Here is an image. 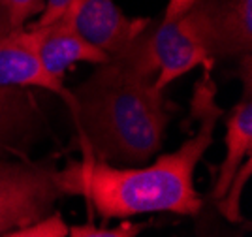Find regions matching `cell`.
<instances>
[{
    "label": "cell",
    "mask_w": 252,
    "mask_h": 237,
    "mask_svg": "<svg viewBox=\"0 0 252 237\" xmlns=\"http://www.w3.org/2000/svg\"><path fill=\"white\" fill-rule=\"evenodd\" d=\"M147 29L125 51L98 64L94 73L72 91L68 109L81 153L107 164L149 162L160 151L171 119V103L157 87Z\"/></svg>",
    "instance_id": "1"
},
{
    "label": "cell",
    "mask_w": 252,
    "mask_h": 237,
    "mask_svg": "<svg viewBox=\"0 0 252 237\" xmlns=\"http://www.w3.org/2000/svg\"><path fill=\"white\" fill-rule=\"evenodd\" d=\"M192 117L200 121L198 132L173 153L158 156L147 166H115L83 153L59 168L57 181L63 196H81L104 218H126L143 213L198 215L203 200L194 186V171L213 143L219 119L217 85L209 68L194 87Z\"/></svg>",
    "instance_id": "2"
},
{
    "label": "cell",
    "mask_w": 252,
    "mask_h": 237,
    "mask_svg": "<svg viewBox=\"0 0 252 237\" xmlns=\"http://www.w3.org/2000/svg\"><path fill=\"white\" fill-rule=\"evenodd\" d=\"M145 38L160 91H166L168 85L198 66H213L205 0H196L190 10L175 19L151 23Z\"/></svg>",
    "instance_id": "3"
},
{
    "label": "cell",
    "mask_w": 252,
    "mask_h": 237,
    "mask_svg": "<svg viewBox=\"0 0 252 237\" xmlns=\"http://www.w3.org/2000/svg\"><path fill=\"white\" fill-rule=\"evenodd\" d=\"M51 160H0V236L53 213L63 198Z\"/></svg>",
    "instance_id": "4"
},
{
    "label": "cell",
    "mask_w": 252,
    "mask_h": 237,
    "mask_svg": "<svg viewBox=\"0 0 252 237\" xmlns=\"http://www.w3.org/2000/svg\"><path fill=\"white\" fill-rule=\"evenodd\" d=\"M63 19L85 41L109 57L125 51L153 23L147 17H128L115 0H74Z\"/></svg>",
    "instance_id": "5"
},
{
    "label": "cell",
    "mask_w": 252,
    "mask_h": 237,
    "mask_svg": "<svg viewBox=\"0 0 252 237\" xmlns=\"http://www.w3.org/2000/svg\"><path fill=\"white\" fill-rule=\"evenodd\" d=\"M25 32L42 66L61 81L77 62H89L98 66L109 61V55L85 41L63 17L49 25L31 23L25 27Z\"/></svg>",
    "instance_id": "6"
},
{
    "label": "cell",
    "mask_w": 252,
    "mask_h": 237,
    "mask_svg": "<svg viewBox=\"0 0 252 237\" xmlns=\"http://www.w3.org/2000/svg\"><path fill=\"white\" fill-rule=\"evenodd\" d=\"M0 89H43L72 105V91L42 66L25 27L0 38Z\"/></svg>",
    "instance_id": "7"
},
{
    "label": "cell",
    "mask_w": 252,
    "mask_h": 237,
    "mask_svg": "<svg viewBox=\"0 0 252 237\" xmlns=\"http://www.w3.org/2000/svg\"><path fill=\"white\" fill-rule=\"evenodd\" d=\"M211 51L217 57H251L252 0H205Z\"/></svg>",
    "instance_id": "8"
},
{
    "label": "cell",
    "mask_w": 252,
    "mask_h": 237,
    "mask_svg": "<svg viewBox=\"0 0 252 237\" xmlns=\"http://www.w3.org/2000/svg\"><path fill=\"white\" fill-rule=\"evenodd\" d=\"M252 155V102L251 79L247 81L245 100L235 103L226 119V155L219 168V177L213 188V198L219 202L241 164Z\"/></svg>",
    "instance_id": "9"
},
{
    "label": "cell",
    "mask_w": 252,
    "mask_h": 237,
    "mask_svg": "<svg viewBox=\"0 0 252 237\" xmlns=\"http://www.w3.org/2000/svg\"><path fill=\"white\" fill-rule=\"evenodd\" d=\"M42 10L43 0H0V38L27 27Z\"/></svg>",
    "instance_id": "10"
},
{
    "label": "cell",
    "mask_w": 252,
    "mask_h": 237,
    "mask_svg": "<svg viewBox=\"0 0 252 237\" xmlns=\"http://www.w3.org/2000/svg\"><path fill=\"white\" fill-rule=\"evenodd\" d=\"M251 168H252V158H247L241 164V168L237 169L235 177L231 179L230 186L226 190V194L217 202L219 203V209L224 217L231 220V222H239L241 220V205H239V198H241V192L249 177H251Z\"/></svg>",
    "instance_id": "11"
},
{
    "label": "cell",
    "mask_w": 252,
    "mask_h": 237,
    "mask_svg": "<svg viewBox=\"0 0 252 237\" xmlns=\"http://www.w3.org/2000/svg\"><path fill=\"white\" fill-rule=\"evenodd\" d=\"M0 237H68V224L57 213H49L32 224L21 228H13L4 232Z\"/></svg>",
    "instance_id": "12"
},
{
    "label": "cell",
    "mask_w": 252,
    "mask_h": 237,
    "mask_svg": "<svg viewBox=\"0 0 252 237\" xmlns=\"http://www.w3.org/2000/svg\"><path fill=\"white\" fill-rule=\"evenodd\" d=\"M145 224L123 222L117 228H96L93 224L68 226V237H137Z\"/></svg>",
    "instance_id": "13"
},
{
    "label": "cell",
    "mask_w": 252,
    "mask_h": 237,
    "mask_svg": "<svg viewBox=\"0 0 252 237\" xmlns=\"http://www.w3.org/2000/svg\"><path fill=\"white\" fill-rule=\"evenodd\" d=\"M74 0H43V10L40 13V17L36 23L32 25H49L53 21H57L59 17H63V13L72 4Z\"/></svg>",
    "instance_id": "14"
},
{
    "label": "cell",
    "mask_w": 252,
    "mask_h": 237,
    "mask_svg": "<svg viewBox=\"0 0 252 237\" xmlns=\"http://www.w3.org/2000/svg\"><path fill=\"white\" fill-rule=\"evenodd\" d=\"M194 2L196 0H169L166 13H164V19H175L179 15H183L185 11L192 8Z\"/></svg>",
    "instance_id": "15"
}]
</instances>
